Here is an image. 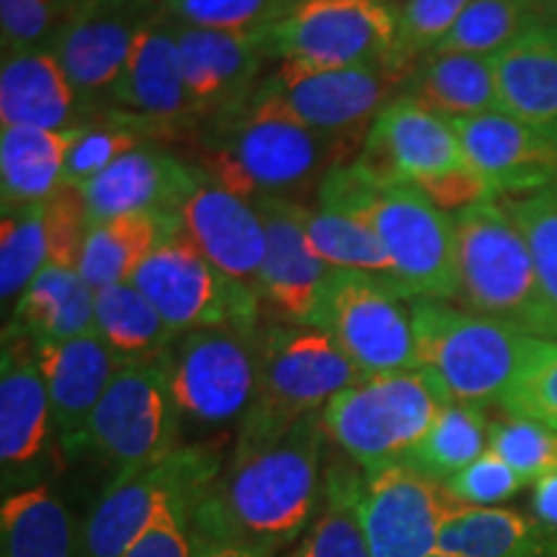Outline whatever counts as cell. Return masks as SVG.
<instances>
[{"instance_id":"cell-1","label":"cell","mask_w":557,"mask_h":557,"mask_svg":"<svg viewBox=\"0 0 557 557\" xmlns=\"http://www.w3.org/2000/svg\"><path fill=\"white\" fill-rule=\"evenodd\" d=\"M323 413L282 436L235 444L227 470L191 513L194 540H240L278 555L308 532L323 500Z\"/></svg>"},{"instance_id":"cell-2","label":"cell","mask_w":557,"mask_h":557,"mask_svg":"<svg viewBox=\"0 0 557 557\" xmlns=\"http://www.w3.org/2000/svg\"><path fill=\"white\" fill-rule=\"evenodd\" d=\"M318 205L364 222L393 263L400 297H457L455 218L438 209L416 184L387 178L357 158L325 173Z\"/></svg>"},{"instance_id":"cell-3","label":"cell","mask_w":557,"mask_h":557,"mask_svg":"<svg viewBox=\"0 0 557 557\" xmlns=\"http://www.w3.org/2000/svg\"><path fill=\"white\" fill-rule=\"evenodd\" d=\"M357 148L315 135L248 99L207 120L201 171L248 201H299Z\"/></svg>"},{"instance_id":"cell-4","label":"cell","mask_w":557,"mask_h":557,"mask_svg":"<svg viewBox=\"0 0 557 557\" xmlns=\"http://www.w3.org/2000/svg\"><path fill=\"white\" fill-rule=\"evenodd\" d=\"M457 233L459 308L557 341V310L547 297L529 243L500 199L451 214Z\"/></svg>"},{"instance_id":"cell-5","label":"cell","mask_w":557,"mask_h":557,"mask_svg":"<svg viewBox=\"0 0 557 557\" xmlns=\"http://www.w3.org/2000/svg\"><path fill=\"white\" fill-rule=\"evenodd\" d=\"M364 374L315 325L274 320L259 341V382L248 413L238 423V447L282 436L299 418L323 413L331 398Z\"/></svg>"},{"instance_id":"cell-6","label":"cell","mask_w":557,"mask_h":557,"mask_svg":"<svg viewBox=\"0 0 557 557\" xmlns=\"http://www.w3.org/2000/svg\"><path fill=\"white\" fill-rule=\"evenodd\" d=\"M449 403L423 369L372 374L331 398L323 426L346 459L377 472L403 462Z\"/></svg>"},{"instance_id":"cell-7","label":"cell","mask_w":557,"mask_h":557,"mask_svg":"<svg viewBox=\"0 0 557 557\" xmlns=\"http://www.w3.org/2000/svg\"><path fill=\"white\" fill-rule=\"evenodd\" d=\"M418 369L451 403H498L519 367L527 333L470 312L449 299H410Z\"/></svg>"},{"instance_id":"cell-8","label":"cell","mask_w":557,"mask_h":557,"mask_svg":"<svg viewBox=\"0 0 557 557\" xmlns=\"http://www.w3.org/2000/svg\"><path fill=\"white\" fill-rule=\"evenodd\" d=\"M220 475V449L181 444L145 468L111 478L81 524V557H122L160 517L197 508Z\"/></svg>"},{"instance_id":"cell-9","label":"cell","mask_w":557,"mask_h":557,"mask_svg":"<svg viewBox=\"0 0 557 557\" xmlns=\"http://www.w3.org/2000/svg\"><path fill=\"white\" fill-rule=\"evenodd\" d=\"M406 75L385 65L310 67L282 62L256 86V109L299 124L315 135L359 148L380 111L398 99Z\"/></svg>"},{"instance_id":"cell-10","label":"cell","mask_w":557,"mask_h":557,"mask_svg":"<svg viewBox=\"0 0 557 557\" xmlns=\"http://www.w3.org/2000/svg\"><path fill=\"white\" fill-rule=\"evenodd\" d=\"M129 282L150 299L176 336L227 325L261 329L259 292L222 274L181 225L158 243Z\"/></svg>"},{"instance_id":"cell-11","label":"cell","mask_w":557,"mask_h":557,"mask_svg":"<svg viewBox=\"0 0 557 557\" xmlns=\"http://www.w3.org/2000/svg\"><path fill=\"white\" fill-rule=\"evenodd\" d=\"M181 447V413L169 382V354L122 361L88 423V451L111 478L145 468Z\"/></svg>"},{"instance_id":"cell-12","label":"cell","mask_w":557,"mask_h":557,"mask_svg":"<svg viewBox=\"0 0 557 557\" xmlns=\"http://www.w3.org/2000/svg\"><path fill=\"white\" fill-rule=\"evenodd\" d=\"M259 34L267 58L282 62L393 67L398 18L395 9L380 0H297Z\"/></svg>"},{"instance_id":"cell-13","label":"cell","mask_w":557,"mask_h":557,"mask_svg":"<svg viewBox=\"0 0 557 557\" xmlns=\"http://www.w3.org/2000/svg\"><path fill=\"white\" fill-rule=\"evenodd\" d=\"M406 299L380 278L333 269L312 325L325 331L364 377L418 369L413 320Z\"/></svg>"},{"instance_id":"cell-14","label":"cell","mask_w":557,"mask_h":557,"mask_svg":"<svg viewBox=\"0 0 557 557\" xmlns=\"http://www.w3.org/2000/svg\"><path fill=\"white\" fill-rule=\"evenodd\" d=\"M261 329H201L169 351V382L181 421L225 426L243 421L259 382Z\"/></svg>"},{"instance_id":"cell-15","label":"cell","mask_w":557,"mask_h":557,"mask_svg":"<svg viewBox=\"0 0 557 557\" xmlns=\"http://www.w3.org/2000/svg\"><path fill=\"white\" fill-rule=\"evenodd\" d=\"M107 96V114L135 127L148 143L178 137L197 122L181 70L176 24L163 11L145 21L120 81Z\"/></svg>"},{"instance_id":"cell-16","label":"cell","mask_w":557,"mask_h":557,"mask_svg":"<svg viewBox=\"0 0 557 557\" xmlns=\"http://www.w3.org/2000/svg\"><path fill=\"white\" fill-rule=\"evenodd\" d=\"M54 431L52 400L32 338L5 329L0 357V470L3 493L39 485L50 459Z\"/></svg>"},{"instance_id":"cell-17","label":"cell","mask_w":557,"mask_h":557,"mask_svg":"<svg viewBox=\"0 0 557 557\" xmlns=\"http://www.w3.org/2000/svg\"><path fill=\"white\" fill-rule=\"evenodd\" d=\"M457 500L444 483H436L406 462L364 472L361 524L372 557L436 555L438 529Z\"/></svg>"},{"instance_id":"cell-18","label":"cell","mask_w":557,"mask_h":557,"mask_svg":"<svg viewBox=\"0 0 557 557\" xmlns=\"http://www.w3.org/2000/svg\"><path fill=\"white\" fill-rule=\"evenodd\" d=\"M357 160L380 176L410 184L468 165L451 122L403 96L380 111Z\"/></svg>"},{"instance_id":"cell-19","label":"cell","mask_w":557,"mask_h":557,"mask_svg":"<svg viewBox=\"0 0 557 557\" xmlns=\"http://www.w3.org/2000/svg\"><path fill=\"white\" fill-rule=\"evenodd\" d=\"M465 160L498 199L524 197L557 184V145L504 111L451 122Z\"/></svg>"},{"instance_id":"cell-20","label":"cell","mask_w":557,"mask_h":557,"mask_svg":"<svg viewBox=\"0 0 557 557\" xmlns=\"http://www.w3.org/2000/svg\"><path fill=\"white\" fill-rule=\"evenodd\" d=\"M176 220L222 274L259 292L267 227L253 201L227 191L205 173L178 205Z\"/></svg>"},{"instance_id":"cell-21","label":"cell","mask_w":557,"mask_h":557,"mask_svg":"<svg viewBox=\"0 0 557 557\" xmlns=\"http://www.w3.org/2000/svg\"><path fill=\"white\" fill-rule=\"evenodd\" d=\"M37 346V361L52 400L58 444L67 457L88 451V423L122 359L99 333Z\"/></svg>"},{"instance_id":"cell-22","label":"cell","mask_w":557,"mask_h":557,"mask_svg":"<svg viewBox=\"0 0 557 557\" xmlns=\"http://www.w3.org/2000/svg\"><path fill=\"white\" fill-rule=\"evenodd\" d=\"M302 201H256L267 227V256L259 276V297L284 323L312 325L320 292L331 274L329 263L312 253L302 227Z\"/></svg>"},{"instance_id":"cell-23","label":"cell","mask_w":557,"mask_h":557,"mask_svg":"<svg viewBox=\"0 0 557 557\" xmlns=\"http://www.w3.org/2000/svg\"><path fill=\"white\" fill-rule=\"evenodd\" d=\"M176 32L186 94L197 122L238 107L261 83L267 50L259 32H212L181 24Z\"/></svg>"},{"instance_id":"cell-24","label":"cell","mask_w":557,"mask_h":557,"mask_svg":"<svg viewBox=\"0 0 557 557\" xmlns=\"http://www.w3.org/2000/svg\"><path fill=\"white\" fill-rule=\"evenodd\" d=\"M150 16L152 13L88 0L52 34L47 50L58 58L81 99L109 94L120 81L132 45Z\"/></svg>"},{"instance_id":"cell-25","label":"cell","mask_w":557,"mask_h":557,"mask_svg":"<svg viewBox=\"0 0 557 557\" xmlns=\"http://www.w3.org/2000/svg\"><path fill=\"white\" fill-rule=\"evenodd\" d=\"M201 176L205 171L197 165L143 145L111 163L81 189L90 225L132 212H163L176 218L178 205Z\"/></svg>"},{"instance_id":"cell-26","label":"cell","mask_w":557,"mask_h":557,"mask_svg":"<svg viewBox=\"0 0 557 557\" xmlns=\"http://www.w3.org/2000/svg\"><path fill=\"white\" fill-rule=\"evenodd\" d=\"M498 111L557 145V34L547 21L493 58Z\"/></svg>"},{"instance_id":"cell-27","label":"cell","mask_w":557,"mask_h":557,"mask_svg":"<svg viewBox=\"0 0 557 557\" xmlns=\"http://www.w3.org/2000/svg\"><path fill=\"white\" fill-rule=\"evenodd\" d=\"M78 101V90L47 47L3 54V67H0L3 127L70 129Z\"/></svg>"},{"instance_id":"cell-28","label":"cell","mask_w":557,"mask_h":557,"mask_svg":"<svg viewBox=\"0 0 557 557\" xmlns=\"http://www.w3.org/2000/svg\"><path fill=\"white\" fill-rule=\"evenodd\" d=\"M436 555L557 557V529L508 508L455 504L438 529Z\"/></svg>"},{"instance_id":"cell-29","label":"cell","mask_w":557,"mask_h":557,"mask_svg":"<svg viewBox=\"0 0 557 557\" xmlns=\"http://www.w3.org/2000/svg\"><path fill=\"white\" fill-rule=\"evenodd\" d=\"M400 96L449 122L498 111L493 58L465 52H431L410 70Z\"/></svg>"},{"instance_id":"cell-30","label":"cell","mask_w":557,"mask_h":557,"mask_svg":"<svg viewBox=\"0 0 557 557\" xmlns=\"http://www.w3.org/2000/svg\"><path fill=\"white\" fill-rule=\"evenodd\" d=\"M5 329L32 338L34 344L78 338L96 331V292L81 271L45 267L16 299Z\"/></svg>"},{"instance_id":"cell-31","label":"cell","mask_w":557,"mask_h":557,"mask_svg":"<svg viewBox=\"0 0 557 557\" xmlns=\"http://www.w3.org/2000/svg\"><path fill=\"white\" fill-rule=\"evenodd\" d=\"M0 557H81V524L50 485L5 493Z\"/></svg>"},{"instance_id":"cell-32","label":"cell","mask_w":557,"mask_h":557,"mask_svg":"<svg viewBox=\"0 0 557 557\" xmlns=\"http://www.w3.org/2000/svg\"><path fill=\"white\" fill-rule=\"evenodd\" d=\"M78 127H3L0 137V191L5 207L45 205L62 184L67 152Z\"/></svg>"},{"instance_id":"cell-33","label":"cell","mask_w":557,"mask_h":557,"mask_svg":"<svg viewBox=\"0 0 557 557\" xmlns=\"http://www.w3.org/2000/svg\"><path fill=\"white\" fill-rule=\"evenodd\" d=\"M173 230H178V220L163 212H132L96 222L83 246L81 276L94 292L129 282L158 243Z\"/></svg>"},{"instance_id":"cell-34","label":"cell","mask_w":557,"mask_h":557,"mask_svg":"<svg viewBox=\"0 0 557 557\" xmlns=\"http://www.w3.org/2000/svg\"><path fill=\"white\" fill-rule=\"evenodd\" d=\"M364 470L348 459L325 470L323 506L287 557H372L361 524Z\"/></svg>"},{"instance_id":"cell-35","label":"cell","mask_w":557,"mask_h":557,"mask_svg":"<svg viewBox=\"0 0 557 557\" xmlns=\"http://www.w3.org/2000/svg\"><path fill=\"white\" fill-rule=\"evenodd\" d=\"M96 333L122 361L165 357L178 338L132 282L96 289Z\"/></svg>"},{"instance_id":"cell-36","label":"cell","mask_w":557,"mask_h":557,"mask_svg":"<svg viewBox=\"0 0 557 557\" xmlns=\"http://www.w3.org/2000/svg\"><path fill=\"white\" fill-rule=\"evenodd\" d=\"M487 449H491V423L483 408L449 403L403 462L436 483H447Z\"/></svg>"},{"instance_id":"cell-37","label":"cell","mask_w":557,"mask_h":557,"mask_svg":"<svg viewBox=\"0 0 557 557\" xmlns=\"http://www.w3.org/2000/svg\"><path fill=\"white\" fill-rule=\"evenodd\" d=\"M302 227L310 250L320 261L329 263L331 269L361 271V274L380 278L400 297L389 256L364 222L348 218V214L331 212V209H310L305 205Z\"/></svg>"},{"instance_id":"cell-38","label":"cell","mask_w":557,"mask_h":557,"mask_svg":"<svg viewBox=\"0 0 557 557\" xmlns=\"http://www.w3.org/2000/svg\"><path fill=\"white\" fill-rule=\"evenodd\" d=\"M547 21V0H470L436 52L496 58L500 50Z\"/></svg>"},{"instance_id":"cell-39","label":"cell","mask_w":557,"mask_h":557,"mask_svg":"<svg viewBox=\"0 0 557 557\" xmlns=\"http://www.w3.org/2000/svg\"><path fill=\"white\" fill-rule=\"evenodd\" d=\"M498 406L508 418L557 429V341L527 336L519 367L500 395Z\"/></svg>"},{"instance_id":"cell-40","label":"cell","mask_w":557,"mask_h":557,"mask_svg":"<svg viewBox=\"0 0 557 557\" xmlns=\"http://www.w3.org/2000/svg\"><path fill=\"white\" fill-rule=\"evenodd\" d=\"M47 263L45 205L5 207L0 220V295L3 302L24 295Z\"/></svg>"},{"instance_id":"cell-41","label":"cell","mask_w":557,"mask_h":557,"mask_svg":"<svg viewBox=\"0 0 557 557\" xmlns=\"http://www.w3.org/2000/svg\"><path fill=\"white\" fill-rule=\"evenodd\" d=\"M468 5L470 0H403L395 9L398 37L393 67L408 78L418 62L442 47Z\"/></svg>"},{"instance_id":"cell-42","label":"cell","mask_w":557,"mask_h":557,"mask_svg":"<svg viewBox=\"0 0 557 557\" xmlns=\"http://www.w3.org/2000/svg\"><path fill=\"white\" fill-rule=\"evenodd\" d=\"M297 0H165L163 13L181 26L212 32H263Z\"/></svg>"},{"instance_id":"cell-43","label":"cell","mask_w":557,"mask_h":557,"mask_svg":"<svg viewBox=\"0 0 557 557\" xmlns=\"http://www.w3.org/2000/svg\"><path fill=\"white\" fill-rule=\"evenodd\" d=\"M532 250L542 287L557 310V184L524 197L500 199Z\"/></svg>"},{"instance_id":"cell-44","label":"cell","mask_w":557,"mask_h":557,"mask_svg":"<svg viewBox=\"0 0 557 557\" xmlns=\"http://www.w3.org/2000/svg\"><path fill=\"white\" fill-rule=\"evenodd\" d=\"M145 143L148 139L135 127L103 114L96 127H78V137L67 152L65 171H62V184L86 186L90 178L99 176L127 152L143 148Z\"/></svg>"},{"instance_id":"cell-45","label":"cell","mask_w":557,"mask_h":557,"mask_svg":"<svg viewBox=\"0 0 557 557\" xmlns=\"http://www.w3.org/2000/svg\"><path fill=\"white\" fill-rule=\"evenodd\" d=\"M491 451L504 457L527 483L557 475V429L504 418L491 423Z\"/></svg>"},{"instance_id":"cell-46","label":"cell","mask_w":557,"mask_h":557,"mask_svg":"<svg viewBox=\"0 0 557 557\" xmlns=\"http://www.w3.org/2000/svg\"><path fill=\"white\" fill-rule=\"evenodd\" d=\"M88 0H0L3 54L47 47L52 34Z\"/></svg>"},{"instance_id":"cell-47","label":"cell","mask_w":557,"mask_h":557,"mask_svg":"<svg viewBox=\"0 0 557 557\" xmlns=\"http://www.w3.org/2000/svg\"><path fill=\"white\" fill-rule=\"evenodd\" d=\"M90 218L81 186L60 184L58 191L45 201V235L47 263L45 267L75 269L81 267L83 246H86Z\"/></svg>"},{"instance_id":"cell-48","label":"cell","mask_w":557,"mask_h":557,"mask_svg":"<svg viewBox=\"0 0 557 557\" xmlns=\"http://www.w3.org/2000/svg\"><path fill=\"white\" fill-rule=\"evenodd\" d=\"M527 480L519 475L504 457L496 451L487 449L483 457L459 470L455 478H449L444 487H447L449 498L462 506H496L504 500L513 498Z\"/></svg>"},{"instance_id":"cell-49","label":"cell","mask_w":557,"mask_h":557,"mask_svg":"<svg viewBox=\"0 0 557 557\" xmlns=\"http://www.w3.org/2000/svg\"><path fill=\"white\" fill-rule=\"evenodd\" d=\"M191 513L194 508L169 511L145 529L122 557H194L197 545H194Z\"/></svg>"},{"instance_id":"cell-50","label":"cell","mask_w":557,"mask_h":557,"mask_svg":"<svg viewBox=\"0 0 557 557\" xmlns=\"http://www.w3.org/2000/svg\"><path fill=\"white\" fill-rule=\"evenodd\" d=\"M426 197L434 201L444 212H459V209H468L478 201L485 199H498L496 191L491 189V184L480 176V173L468 163L465 169L442 173L436 178H426L421 184H416Z\"/></svg>"},{"instance_id":"cell-51","label":"cell","mask_w":557,"mask_h":557,"mask_svg":"<svg viewBox=\"0 0 557 557\" xmlns=\"http://www.w3.org/2000/svg\"><path fill=\"white\" fill-rule=\"evenodd\" d=\"M194 557H276L274 549L240 540H194Z\"/></svg>"},{"instance_id":"cell-52","label":"cell","mask_w":557,"mask_h":557,"mask_svg":"<svg viewBox=\"0 0 557 557\" xmlns=\"http://www.w3.org/2000/svg\"><path fill=\"white\" fill-rule=\"evenodd\" d=\"M534 517L557 529V475L542 478L532 491Z\"/></svg>"},{"instance_id":"cell-53","label":"cell","mask_w":557,"mask_h":557,"mask_svg":"<svg viewBox=\"0 0 557 557\" xmlns=\"http://www.w3.org/2000/svg\"><path fill=\"white\" fill-rule=\"evenodd\" d=\"M99 3L116 5V9H132V11L156 13V11H163L165 0H99Z\"/></svg>"},{"instance_id":"cell-54","label":"cell","mask_w":557,"mask_h":557,"mask_svg":"<svg viewBox=\"0 0 557 557\" xmlns=\"http://www.w3.org/2000/svg\"><path fill=\"white\" fill-rule=\"evenodd\" d=\"M547 26L557 34V0H547Z\"/></svg>"},{"instance_id":"cell-55","label":"cell","mask_w":557,"mask_h":557,"mask_svg":"<svg viewBox=\"0 0 557 557\" xmlns=\"http://www.w3.org/2000/svg\"><path fill=\"white\" fill-rule=\"evenodd\" d=\"M385 3L389 5V9H398V5L403 3V0H385Z\"/></svg>"},{"instance_id":"cell-56","label":"cell","mask_w":557,"mask_h":557,"mask_svg":"<svg viewBox=\"0 0 557 557\" xmlns=\"http://www.w3.org/2000/svg\"><path fill=\"white\" fill-rule=\"evenodd\" d=\"M431 557H444V555H431Z\"/></svg>"},{"instance_id":"cell-57","label":"cell","mask_w":557,"mask_h":557,"mask_svg":"<svg viewBox=\"0 0 557 557\" xmlns=\"http://www.w3.org/2000/svg\"><path fill=\"white\" fill-rule=\"evenodd\" d=\"M380 3H385V0H380Z\"/></svg>"}]
</instances>
